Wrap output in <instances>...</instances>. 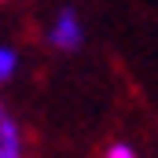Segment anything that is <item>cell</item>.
Listing matches in <instances>:
<instances>
[{"instance_id":"4","label":"cell","mask_w":158,"mask_h":158,"mask_svg":"<svg viewBox=\"0 0 158 158\" xmlns=\"http://www.w3.org/2000/svg\"><path fill=\"white\" fill-rule=\"evenodd\" d=\"M103 158H140V155H136V147H129V143H110Z\"/></svg>"},{"instance_id":"3","label":"cell","mask_w":158,"mask_h":158,"mask_svg":"<svg viewBox=\"0 0 158 158\" xmlns=\"http://www.w3.org/2000/svg\"><path fill=\"white\" fill-rule=\"evenodd\" d=\"M15 70H19V52L4 44V48H0V81H11Z\"/></svg>"},{"instance_id":"1","label":"cell","mask_w":158,"mask_h":158,"mask_svg":"<svg viewBox=\"0 0 158 158\" xmlns=\"http://www.w3.org/2000/svg\"><path fill=\"white\" fill-rule=\"evenodd\" d=\"M48 44L59 48V52H77L81 44H85V26H81V19H77L74 7H63V11L52 19V26H48Z\"/></svg>"},{"instance_id":"2","label":"cell","mask_w":158,"mask_h":158,"mask_svg":"<svg viewBox=\"0 0 158 158\" xmlns=\"http://www.w3.org/2000/svg\"><path fill=\"white\" fill-rule=\"evenodd\" d=\"M0 158H22V129L11 114H0Z\"/></svg>"}]
</instances>
